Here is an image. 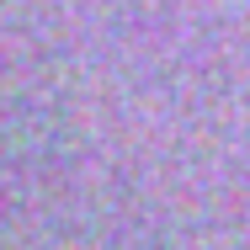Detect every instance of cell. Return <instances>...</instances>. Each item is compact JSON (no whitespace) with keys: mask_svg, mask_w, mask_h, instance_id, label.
<instances>
[]
</instances>
